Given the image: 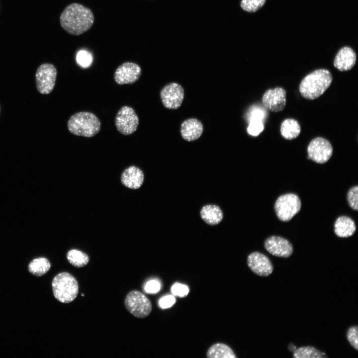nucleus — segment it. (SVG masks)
Returning <instances> with one entry per match:
<instances>
[{
    "instance_id": "f257e3e1",
    "label": "nucleus",
    "mask_w": 358,
    "mask_h": 358,
    "mask_svg": "<svg viewBox=\"0 0 358 358\" xmlns=\"http://www.w3.org/2000/svg\"><path fill=\"white\" fill-rule=\"evenodd\" d=\"M94 20L91 10L78 3L68 5L60 17L62 28L73 35H79L89 30L92 26Z\"/></svg>"
},
{
    "instance_id": "f03ea898",
    "label": "nucleus",
    "mask_w": 358,
    "mask_h": 358,
    "mask_svg": "<svg viewBox=\"0 0 358 358\" xmlns=\"http://www.w3.org/2000/svg\"><path fill=\"white\" fill-rule=\"evenodd\" d=\"M333 80L331 72L326 69L315 70L306 76L299 86L301 95L308 99H315L328 89Z\"/></svg>"
},
{
    "instance_id": "7ed1b4c3",
    "label": "nucleus",
    "mask_w": 358,
    "mask_h": 358,
    "mask_svg": "<svg viewBox=\"0 0 358 358\" xmlns=\"http://www.w3.org/2000/svg\"><path fill=\"white\" fill-rule=\"evenodd\" d=\"M67 125L69 131L75 135L92 137L100 131L101 123L93 113L82 111L72 115Z\"/></svg>"
},
{
    "instance_id": "20e7f679",
    "label": "nucleus",
    "mask_w": 358,
    "mask_h": 358,
    "mask_svg": "<svg viewBox=\"0 0 358 358\" xmlns=\"http://www.w3.org/2000/svg\"><path fill=\"white\" fill-rule=\"evenodd\" d=\"M52 285L55 297L62 303L73 301L78 294L79 285L77 280L66 272L60 273L55 276Z\"/></svg>"
},
{
    "instance_id": "39448f33",
    "label": "nucleus",
    "mask_w": 358,
    "mask_h": 358,
    "mask_svg": "<svg viewBox=\"0 0 358 358\" xmlns=\"http://www.w3.org/2000/svg\"><path fill=\"white\" fill-rule=\"evenodd\" d=\"M301 201L297 195L287 193L280 196L276 200L274 210L278 218L284 222L290 220L301 208Z\"/></svg>"
},
{
    "instance_id": "423d86ee",
    "label": "nucleus",
    "mask_w": 358,
    "mask_h": 358,
    "mask_svg": "<svg viewBox=\"0 0 358 358\" xmlns=\"http://www.w3.org/2000/svg\"><path fill=\"white\" fill-rule=\"evenodd\" d=\"M124 304L128 311L138 318H145L152 311V304L150 300L137 290H133L127 295Z\"/></svg>"
},
{
    "instance_id": "0eeeda50",
    "label": "nucleus",
    "mask_w": 358,
    "mask_h": 358,
    "mask_svg": "<svg viewBox=\"0 0 358 358\" xmlns=\"http://www.w3.org/2000/svg\"><path fill=\"white\" fill-rule=\"evenodd\" d=\"M57 74L55 67L50 63L42 64L38 68L35 74V82L40 93L48 94L53 91Z\"/></svg>"
},
{
    "instance_id": "6e6552de",
    "label": "nucleus",
    "mask_w": 358,
    "mask_h": 358,
    "mask_svg": "<svg viewBox=\"0 0 358 358\" xmlns=\"http://www.w3.org/2000/svg\"><path fill=\"white\" fill-rule=\"evenodd\" d=\"M117 130L124 135L134 133L139 125V118L134 109L128 106L122 107L118 111L115 118Z\"/></svg>"
},
{
    "instance_id": "1a4fd4ad",
    "label": "nucleus",
    "mask_w": 358,
    "mask_h": 358,
    "mask_svg": "<svg viewBox=\"0 0 358 358\" xmlns=\"http://www.w3.org/2000/svg\"><path fill=\"white\" fill-rule=\"evenodd\" d=\"M308 159L319 164L327 162L333 154V147L330 142L322 137L313 139L307 148Z\"/></svg>"
},
{
    "instance_id": "9d476101",
    "label": "nucleus",
    "mask_w": 358,
    "mask_h": 358,
    "mask_svg": "<svg viewBox=\"0 0 358 358\" xmlns=\"http://www.w3.org/2000/svg\"><path fill=\"white\" fill-rule=\"evenodd\" d=\"M184 94L183 88L176 83L166 85L160 91L163 104L166 108L171 109H176L181 106Z\"/></svg>"
},
{
    "instance_id": "9b49d317",
    "label": "nucleus",
    "mask_w": 358,
    "mask_h": 358,
    "mask_svg": "<svg viewBox=\"0 0 358 358\" xmlns=\"http://www.w3.org/2000/svg\"><path fill=\"white\" fill-rule=\"evenodd\" d=\"M141 74L142 70L138 65L132 62H125L116 69L114 79L119 85L133 84L139 79Z\"/></svg>"
},
{
    "instance_id": "f8f14e48",
    "label": "nucleus",
    "mask_w": 358,
    "mask_h": 358,
    "mask_svg": "<svg viewBox=\"0 0 358 358\" xmlns=\"http://www.w3.org/2000/svg\"><path fill=\"white\" fill-rule=\"evenodd\" d=\"M286 91L282 88L268 90L263 96V104L266 109L271 111H282L286 105Z\"/></svg>"
},
{
    "instance_id": "ddd939ff",
    "label": "nucleus",
    "mask_w": 358,
    "mask_h": 358,
    "mask_svg": "<svg viewBox=\"0 0 358 358\" xmlns=\"http://www.w3.org/2000/svg\"><path fill=\"white\" fill-rule=\"evenodd\" d=\"M247 265L254 273L260 276H268L273 269L268 258L258 252H253L248 256Z\"/></svg>"
},
{
    "instance_id": "4468645a",
    "label": "nucleus",
    "mask_w": 358,
    "mask_h": 358,
    "mask_svg": "<svg viewBox=\"0 0 358 358\" xmlns=\"http://www.w3.org/2000/svg\"><path fill=\"white\" fill-rule=\"evenodd\" d=\"M266 250L271 255L281 258H288L293 253L291 244L286 239L279 236L269 237L265 242Z\"/></svg>"
},
{
    "instance_id": "2eb2a0df",
    "label": "nucleus",
    "mask_w": 358,
    "mask_h": 358,
    "mask_svg": "<svg viewBox=\"0 0 358 358\" xmlns=\"http://www.w3.org/2000/svg\"><path fill=\"white\" fill-rule=\"evenodd\" d=\"M357 56L355 52L350 47L342 48L334 59V66L341 71L351 70L355 65Z\"/></svg>"
},
{
    "instance_id": "dca6fc26",
    "label": "nucleus",
    "mask_w": 358,
    "mask_h": 358,
    "mask_svg": "<svg viewBox=\"0 0 358 358\" xmlns=\"http://www.w3.org/2000/svg\"><path fill=\"white\" fill-rule=\"evenodd\" d=\"M144 175L143 171L135 166H130L122 173L121 181L126 187L137 189L141 187L144 182Z\"/></svg>"
},
{
    "instance_id": "f3484780",
    "label": "nucleus",
    "mask_w": 358,
    "mask_h": 358,
    "mask_svg": "<svg viewBox=\"0 0 358 358\" xmlns=\"http://www.w3.org/2000/svg\"><path fill=\"white\" fill-rule=\"evenodd\" d=\"M203 130L202 123L195 118L185 120L180 127V133L182 138L188 142L198 139L202 135Z\"/></svg>"
},
{
    "instance_id": "a211bd4d",
    "label": "nucleus",
    "mask_w": 358,
    "mask_h": 358,
    "mask_svg": "<svg viewBox=\"0 0 358 358\" xmlns=\"http://www.w3.org/2000/svg\"><path fill=\"white\" fill-rule=\"evenodd\" d=\"M334 231L339 237L347 238L352 236L356 230L355 223L346 216L339 217L334 224Z\"/></svg>"
},
{
    "instance_id": "6ab92c4d",
    "label": "nucleus",
    "mask_w": 358,
    "mask_h": 358,
    "mask_svg": "<svg viewBox=\"0 0 358 358\" xmlns=\"http://www.w3.org/2000/svg\"><path fill=\"white\" fill-rule=\"evenodd\" d=\"M200 216L207 224L215 225L219 224L223 219V212L220 208L215 205H206L201 209Z\"/></svg>"
},
{
    "instance_id": "aec40b11",
    "label": "nucleus",
    "mask_w": 358,
    "mask_h": 358,
    "mask_svg": "<svg viewBox=\"0 0 358 358\" xmlns=\"http://www.w3.org/2000/svg\"><path fill=\"white\" fill-rule=\"evenodd\" d=\"M301 131L299 122L295 119L288 118L283 120L280 126L282 136L287 140L297 138Z\"/></svg>"
},
{
    "instance_id": "412c9836",
    "label": "nucleus",
    "mask_w": 358,
    "mask_h": 358,
    "mask_svg": "<svg viewBox=\"0 0 358 358\" xmlns=\"http://www.w3.org/2000/svg\"><path fill=\"white\" fill-rule=\"evenodd\" d=\"M208 358H236L233 350L228 346L216 343L211 346L207 352Z\"/></svg>"
},
{
    "instance_id": "4be33fe9",
    "label": "nucleus",
    "mask_w": 358,
    "mask_h": 358,
    "mask_svg": "<svg viewBox=\"0 0 358 358\" xmlns=\"http://www.w3.org/2000/svg\"><path fill=\"white\" fill-rule=\"evenodd\" d=\"M51 265L45 258H38L33 260L28 265L30 273L37 276H41L46 273L50 269Z\"/></svg>"
},
{
    "instance_id": "5701e85b",
    "label": "nucleus",
    "mask_w": 358,
    "mask_h": 358,
    "mask_svg": "<svg viewBox=\"0 0 358 358\" xmlns=\"http://www.w3.org/2000/svg\"><path fill=\"white\" fill-rule=\"evenodd\" d=\"M67 258L69 263L76 268H82L89 262V257L86 253L77 249L69 251Z\"/></svg>"
},
{
    "instance_id": "b1692460",
    "label": "nucleus",
    "mask_w": 358,
    "mask_h": 358,
    "mask_svg": "<svg viewBox=\"0 0 358 358\" xmlns=\"http://www.w3.org/2000/svg\"><path fill=\"white\" fill-rule=\"evenodd\" d=\"M293 357L294 358H326L327 356L325 353L313 347L306 346L295 349L293 352Z\"/></svg>"
},
{
    "instance_id": "393cba45",
    "label": "nucleus",
    "mask_w": 358,
    "mask_h": 358,
    "mask_svg": "<svg viewBox=\"0 0 358 358\" xmlns=\"http://www.w3.org/2000/svg\"><path fill=\"white\" fill-rule=\"evenodd\" d=\"M266 1V0H242L240 5L245 11L254 12L262 7Z\"/></svg>"
},
{
    "instance_id": "a878e982",
    "label": "nucleus",
    "mask_w": 358,
    "mask_h": 358,
    "mask_svg": "<svg viewBox=\"0 0 358 358\" xmlns=\"http://www.w3.org/2000/svg\"><path fill=\"white\" fill-rule=\"evenodd\" d=\"M76 62L82 68L89 67L92 62V56L90 52L85 50H80L76 55Z\"/></svg>"
},
{
    "instance_id": "bb28decb",
    "label": "nucleus",
    "mask_w": 358,
    "mask_h": 358,
    "mask_svg": "<svg viewBox=\"0 0 358 358\" xmlns=\"http://www.w3.org/2000/svg\"><path fill=\"white\" fill-rule=\"evenodd\" d=\"M267 116V112L265 109L256 106L254 107L250 111L249 114V121L252 120H257L262 121L263 122Z\"/></svg>"
},
{
    "instance_id": "cd10ccee",
    "label": "nucleus",
    "mask_w": 358,
    "mask_h": 358,
    "mask_svg": "<svg viewBox=\"0 0 358 358\" xmlns=\"http://www.w3.org/2000/svg\"><path fill=\"white\" fill-rule=\"evenodd\" d=\"M347 200L350 206L357 211L358 210V186L351 188L347 194Z\"/></svg>"
},
{
    "instance_id": "c85d7f7f",
    "label": "nucleus",
    "mask_w": 358,
    "mask_h": 358,
    "mask_svg": "<svg viewBox=\"0 0 358 358\" xmlns=\"http://www.w3.org/2000/svg\"><path fill=\"white\" fill-rule=\"evenodd\" d=\"M347 338L350 345L356 350H358V327H350L347 332Z\"/></svg>"
},
{
    "instance_id": "c756f323",
    "label": "nucleus",
    "mask_w": 358,
    "mask_h": 358,
    "mask_svg": "<svg viewBox=\"0 0 358 358\" xmlns=\"http://www.w3.org/2000/svg\"><path fill=\"white\" fill-rule=\"evenodd\" d=\"M264 129V125L262 121L252 120L250 121V123L247 128V132L250 135L253 136H257Z\"/></svg>"
},
{
    "instance_id": "7c9ffc66",
    "label": "nucleus",
    "mask_w": 358,
    "mask_h": 358,
    "mask_svg": "<svg viewBox=\"0 0 358 358\" xmlns=\"http://www.w3.org/2000/svg\"><path fill=\"white\" fill-rule=\"evenodd\" d=\"M171 292L174 295L182 297L188 294L189 289L186 285L176 282L172 285Z\"/></svg>"
},
{
    "instance_id": "2f4dec72",
    "label": "nucleus",
    "mask_w": 358,
    "mask_h": 358,
    "mask_svg": "<svg viewBox=\"0 0 358 358\" xmlns=\"http://www.w3.org/2000/svg\"><path fill=\"white\" fill-rule=\"evenodd\" d=\"M176 299L173 295H169L161 298L159 302L160 306L163 309L172 307L175 303Z\"/></svg>"
},
{
    "instance_id": "473e14b6",
    "label": "nucleus",
    "mask_w": 358,
    "mask_h": 358,
    "mask_svg": "<svg viewBox=\"0 0 358 358\" xmlns=\"http://www.w3.org/2000/svg\"><path fill=\"white\" fill-rule=\"evenodd\" d=\"M160 288L161 285L159 281L156 280H152L146 283L145 290L148 293H155L160 290Z\"/></svg>"
},
{
    "instance_id": "72a5a7b5",
    "label": "nucleus",
    "mask_w": 358,
    "mask_h": 358,
    "mask_svg": "<svg viewBox=\"0 0 358 358\" xmlns=\"http://www.w3.org/2000/svg\"></svg>"
}]
</instances>
